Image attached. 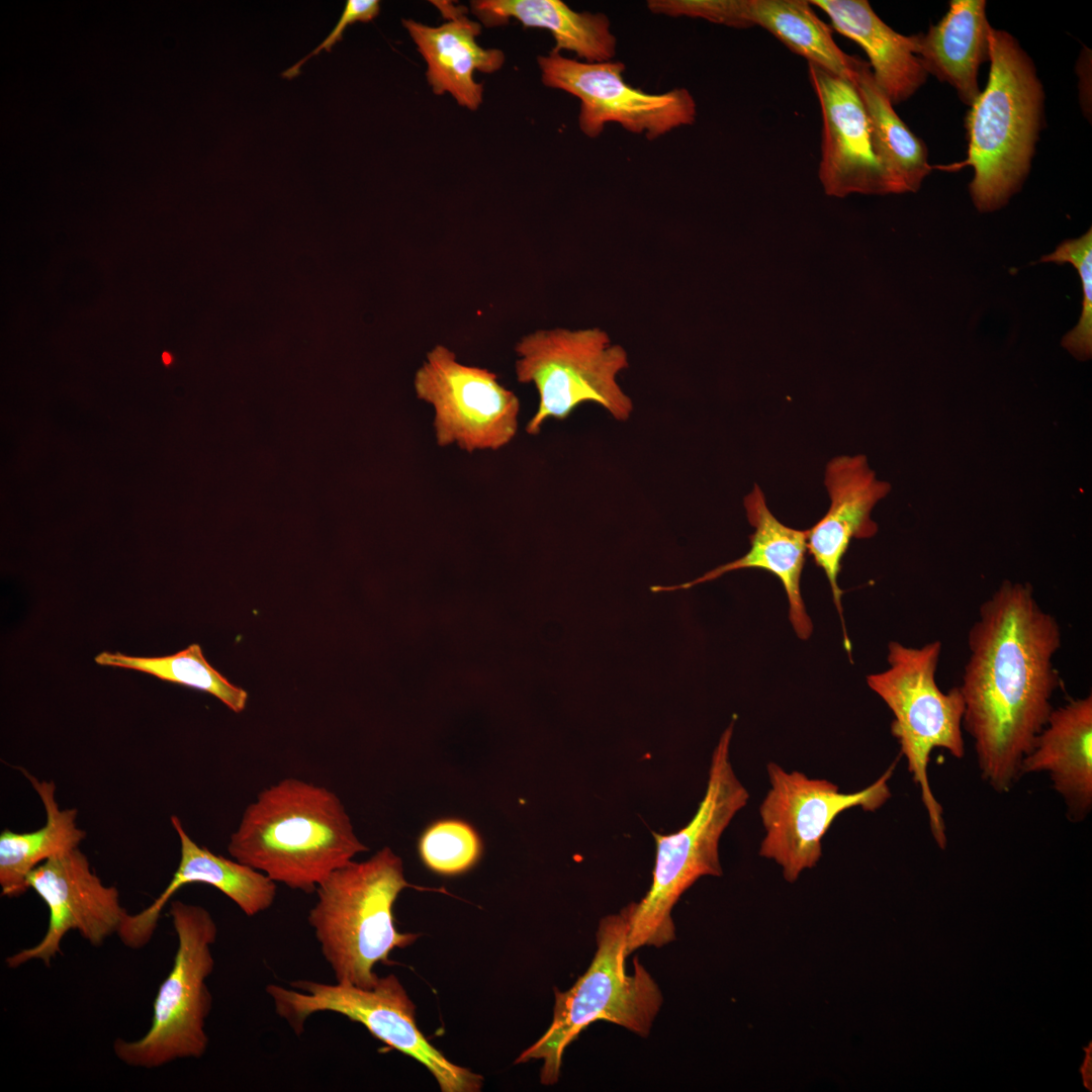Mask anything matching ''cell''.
<instances>
[{
    "label": "cell",
    "mask_w": 1092,
    "mask_h": 1092,
    "mask_svg": "<svg viewBox=\"0 0 1092 1092\" xmlns=\"http://www.w3.org/2000/svg\"><path fill=\"white\" fill-rule=\"evenodd\" d=\"M446 19L430 26L414 19L402 25L427 64L426 77L434 94L449 93L457 103L470 110L482 103L483 86L474 72L493 73L505 63L500 50L484 49L476 38L481 24L466 15V8L449 1H431Z\"/></svg>",
    "instance_id": "obj_18"
},
{
    "label": "cell",
    "mask_w": 1092,
    "mask_h": 1092,
    "mask_svg": "<svg viewBox=\"0 0 1092 1092\" xmlns=\"http://www.w3.org/2000/svg\"><path fill=\"white\" fill-rule=\"evenodd\" d=\"M633 903L601 919L594 959L566 991L555 990L553 1019L544 1034L526 1049L516 1064L543 1062L540 1081L555 1084L566 1048L598 1020H607L646 1037L662 1005L661 991L649 972L634 960L626 972L627 938Z\"/></svg>",
    "instance_id": "obj_5"
},
{
    "label": "cell",
    "mask_w": 1092,
    "mask_h": 1092,
    "mask_svg": "<svg viewBox=\"0 0 1092 1092\" xmlns=\"http://www.w3.org/2000/svg\"><path fill=\"white\" fill-rule=\"evenodd\" d=\"M100 665L123 667L152 674L162 680L206 692L235 713L247 705L248 693L213 668L198 644L162 657H138L120 652H101L94 658Z\"/></svg>",
    "instance_id": "obj_27"
},
{
    "label": "cell",
    "mask_w": 1092,
    "mask_h": 1092,
    "mask_svg": "<svg viewBox=\"0 0 1092 1092\" xmlns=\"http://www.w3.org/2000/svg\"><path fill=\"white\" fill-rule=\"evenodd\" d=\"M471 12L486 27L507 24L511 19L524 27L548 30L555 44L551 53H574L587 63L614 60L616 36L603 13L572 10L560 0H474Z\"/></svg>",
    "instance_id": "obj_23"
},
{
    "label": "cell",
    "mask_w": 1092,
    "mask_h": 1092,
    "mask_svg": "<svg viewBox=\"0 0 1092 1092\" xmlns=\"http://www.w3.org/2000/svg\"><path fill=\"white\" fill-rule=\"evenodd\" d=\"M380 1L378 0H348L342 15L330 34L307 56L282 72V77L292 79L299 75L301 66L310 58L322 51L331 52L332 48L343 38V32L347 26L356 22H369L379 15Z\"/></svg>",
    "instance_id": "obj_30"
},
{
    "label": "cell",
    "mask_w": 1092,
    "mask_h": 1092,
    "mask_svg": "<svg viewBox=\"0 0 1092 1092\" xmlns=\"http://www.w3.org/2000/svg\"><path fill=\"white\" fill-rule=\"evenodd\" d=\"M825 485L830 497L827 513L808 531L807 550L830 584L833 602L843 626L845 649L850 654L838 585L841 560L853 538H869L877 532L870 514L888 491V485L875 478L861 455L839 456L830 460L825 471Z\"/></svg>",
    "instance_id": "obj_16"
},
{
    "label": "cell",
    "mask_w": 1092,
    "mask_h": 1092,
    "mask_svg": "<svg viewBox=\"0 0 1092 1092\" xmlns=\"http://www.w3.org/2000/svg\"><path fill=\"white\" fill-rule=\"evenodd\" d=\"M365 850L338 796L295 778L260 792L228 844L234 859L307 894Z\"/></svg>",
    "instance_id": "obj_2"
},
{
    "label": "cell",
    "mask_w": 1092,
    "mask_h": 1092,
    "mask_svg": "<svg viewBox=\"0 0 1092 1092\" xmlns=\"http://www.w3.org/2000/svg\"><path fill=\"white\" fill-rule=\"evenodd\" d=\"M26 885L48 906L49 924L36 944L5 960L12 969L31 961L50 966L61 952L63 938L72 930L99 946L118 933L127 914L120 904L118 890L103 884L78 847L38 864L27 876Z\"/></svg>",
    "instance_id": "obj_14"
},
{
    "label": "cell",
    "mask_w": 1092,
    "mask_h": 1092,
    "mask_svg": "<svg viewBox=\"0 0 1092 1092\" xmlns=\"http://www.w3.org/2000/svg\"><path fill=\"white\" fill-rule=\"evenodd\" d=\"M177 935L172 968L153 1004L149 1030L140 1038H116L113 1052L123 1064L154 1069L179 1059H199L208 1048L206 1018L212 997L206 984L214 969L211 947L217 926L202 906L179 900L169 910Z\"/></svg>",
    "instance_id": "obj_8"
},
{
    "label": "cell",
    "mask_w": 1092,
    "mask_h": 1092,
    "mask_svg": "<svg viewBox=\"0 0 1092 1092\" xmlns=\"http://www.w3.org/2000/svg\"><path fill=\"white\" fill-rule=\"evenodd\" d=\"M835 30L860 46L874 78L893 105L909 99L926 81L916 56L917 35L906 36L887 25L866 0H812Z\"/></svg>",
    "instance_id": "obj_21"
},
{
    "label": "cell",
    "mask_w": 1092,
    "mask_h": 1092,
    "mask_svg": "<svg viewBox=\"0 0 1092 1092\" xmlns=\"http://www.w3.org/2000/svg\"><path fill=\"white\" fill-rule=\"evenodd\" d=\"M991 25L984 0H951L941 20L917 34L916 56L927 74L952 86L971 106L980 95L978 71L989 61Z\"/></svg>",
    "instance_id": "obj_22"
},
{
    "label": "cell",
    "mask_w": 1092,
    "mask_h": 1092,
    "mask_svg": "<svg viewBox=\"0 0 1092 1092\" xmlns=\"http://www.w3.org/2000/svg\"><path fill=\"white\" fill-rule=\"evenodd\" d=\"M1021 777L1046 772L1063 798L1071 821L1092 809V696L1071 699L1053 709L1021 762Z\"/></svg>",
    "instance_id": "obj_19"
},
{
    "label": "cell",
    "mask_w": 1092,
    "mask_h": 1092,
    "mask_svg": "<svg viewBox=\"0 0 1092 1092\" xmlns=\"http://www.w3.org/2000/svg\"><path fill=\"white\" fill-rule=\"evenodd\" d=\"M171 823L180 840L179 864L165 890L152 904L135 914H126L117 935L130 948L138 949L150 942L165 905L188 884L214 887L250 917L268 910L276 898V882L268 876L198 845L177 816H171Z\"/></svg>",
    "instance_id": "obj_17"
},
{
    "label": "cell",
    "mask_w": 1092,
    "mask_h": 1092,
    "mask_svg": "<svg viewBox=\"0 0 1092 1092\" xmlns=\"http://www.w3.org/2000/svg\"><path fill=\"white\" fill-rule=\"evenodd\" d=\"M515 350L518 381L532 383L539 396L527 433L537 435L547 420H565L585 402L621 422L632 414V399L617 380L629 366L627 352L603 330H538L523 337Z\"/></svg>",
    "instance_id": "obj_9"
},
{
    "label": "cell",
    "mask_w": 1092,
    "mask_h": 1092,
    "mask_svg": "<svg viewBox=\"0 0 1092 1092\" xmlns=\"http://www.w3.org/2000/svg\"><path fill=\"white\" fill-rule=\"evenodd\" d=\"M748 522L754 531L749 536L750 548L738 559L680 584L655 585L653 593L689 589L739 569H762L774 574L784 586L789 603V618L800 639L812 634L813 626L801 595V575L806 561L807 530H798L781 523L767 508L764 494L757 484L744 497Z\"/></svg>",
    "instance_id": "obj_20"
},
{
    "label": "cell",
    "mask_w": 1092,
    "mask_h": 1092,
    "mask_svg": "<svg viewBox=\"0 0 1092 1092\" xmlns=\"http://www.w3.org/2000/svg\"><path fill=\"white\" fill-rule=\"evenodd\" d=\"M22 772L37 793L46 811V823L37 830L0 834V886L2 895L17 897L28 888L29 873L49 858L78 847L86 832L78 827L77 809H60L54 782L38 781L25 769Z\"/></svg>",
    "instance_id": "obj_25"
},
{
    "label": "cell",
    "mask_w": 1092,
    "mask_h": 1092,
    "mask_svg": "<svg viewBox=\"0 0 1092 1092\" xmlns=\"http://www.w3.org/2000/svg\"><path fill=\"white\" fill-rule=\"evenodd\" d=\"M162 359H163L165 364H170L171 361H172L171 355L169 353H167V352L163 353Z\"/></svg>",
    "instance_id": "obj_31"
},
{
    "label": "cell",
    "mask_w": 1092,
    "mask_h": 1092,
    "mask_svg": "<svg viewBox=\"0 0 1092 1092\" xmlns=\"http://www.w3.org/2000/svg\"><path fill=\"white\" fill-rule=\"evenodd\" d=\"M897 760L874 783L852 793L825 779H813L798 770L787 771L768 762L769 789L759 806L764 828L760 856L782 868L788 882H795L822 856V839L842 812L860 808L875 812L892 796L889 781Z\"/></svg>",
    "instance_id": "obj_11"
},
{
    "label": "cell",
    "mask_w": 1092,
    "mask_h": 1092,
    "mask_svg": "<svg viewBox=\"0 0 1092 1092\" xmlns=\"http://www.w3.org/2000/svg\"><path fill=\"white\" fill-rule=\"evenodd\" d=\"M537 62L545 86L578 98V125L588 138L599 136L606 123L617 122L652 141L696 120V101L687 89L648 93L634 88L624 80L622 62L587 63L554 53Z\"/></svg>",
    "instance_id": "obj_13"
},
{
    "label": "cell",
    "mask_w": 1092,
    "mask_h": 1092,
    "mask_svg": "<svg viewBox=\"0 0 1092 1092\" xmlns=\"http://www.w3.org/2000/svg\"><path fill=\"white\" fill-rule=\"evenodd\" d=\"M854 83L869 118L874 153L894 193L918 191L931 169L926 146L902 121L877 84L870 64L860 59Z\"/></svg>",
    "instance_id": "obj_26"
},
{
    "label": "cell",
    "mask_w": 1092,
    "mask_h": 1092,
    "mask_svg": "<svg viewBox=\"0 0 1092 1092\" xmlns=\"http://www.w3.org/2000/svg\"><path fill=\"white\" fill-rule=\"evenodd\" d=\"M941 649L939 640L921 647L892 641L888 646L889 667L869 674L867 682L894 716L891 733L920 789L935 843L943 849L947 844L943 809L930 788L928 764L935 748L945 749L959 759L964 757L965 702L960 687L944 693L936 682Z\"/></svg>",
    "instance_id": "obj_7"
},
{
    "label": "cell",
    "mask_w": 1092,
    "mask_h": 1092,
    "mask_svg": "<svg viewBox=\"0 0 1092 1092\" xmlns=\"http://www.w3.org/2000/svg\"><path fill=\"white\" fill-rule=\"evenodd\" d=\"M418 398L432 405L436 442L466 452L498 450L518 431L520 400L495 373L461 363L444 345H436L417 370Z\"/></svg>",
    "instance_id": "obj_12"
},
{
    "label": "cell",
    "mask_w": 1092,
    "mask_h": 1092,
    "mask_svg": "<svg viewBox=\"0 0 1092 1092\" xmlns=\"http://www.w3.org/2000/svg\"><path fill=\"white\" fill-rule=\"evenodd\" d=\"M734 720L722 733L711 758L705 795L690 822L669 834L653 833L652 883L633 903L627 954L642 946H663L675 938L671 917L680 896L700 878L720 877L719 841L749 794L734 772L730 743Z\"/></svg>",
    "instance_id": "obj_6"
},
{
    "label": "cell",
    "mask_w": 1092,
    "mask_h": 1092,
    "mask_svg": "<svg viewBox=\"0 0 1092 1092\" xmlns=\"http://www.w3.org/2000/svg\"><path fill=\"white\" fill-rule=\"evenodd\" d=\"M411 887L401 858L389 847L364 861L351 860L317 886L307 920L336 982L373 987L379 978L375 965L387 964L393 949L416 941L419 934L399 932L393 916L399 893Z\"/></svg>",
    "instance_id": "obj_4"
},
{
    "label": "cell",
    "mask_w": 1092,
    "mask_h": 1092,
    "mask_svg": "<svg viewBox=\"0 0 1092 1092\" xmlns=\"http://www.w3.org/2000/svg\"><path fill=\"white\" fill-rule=\"evenodd\" d=\"M418 851L430 871L450 877L464 874L476 866L483 852V842L467 821L444 818L434 821L423 831Z\"/></svg>",
    "instance_id": "obj_28"
},
{
    "label": "cell",
    "mask_w": 1092,
    "mask_h": 1092,
    "mask_svg": "<svg viewBox=\"0 0 1092 1092\" xmlns=\"http://www.w3.org/2000/svg\"><path fill=\"white\" fill-rule=\"evenodd\" d=\"M987 86L966 118L969 150L961 165L974 169L969 189L976 208L1006 205L1030 170L1040 129L1043 91L1035 68L1017 40L991 27Z\"/></svg>",
    "instance_id": "obj_3"
},
{
    "label": "cell",
    "mask_w": 1092,
    "mask_h": 1092,
    "mask_svg": "<svg viewBox=\"0 0 1092 1092\" xmlns=\"http://www.w3.org/2000/svg\"><path fill=\"white\" fill-rule=\"evenodd\" d=\"M1061 642L1057 619L1027 582H1002L969 631L963 728L981 778L997 793L1009 792L1021 777L1022 759L1054 709L1061 677L1053 659Z\"/></svg>",
    "instance_id": "obj_1"
},
{
    "label": "cell",
    "mask_w": 1092,
    "mask_h": 1092,
    "mask_svg": "<svg viewBox=\"0 0 1092 1092\" xmlns=\"http://www.w3.org/2000/svg\"><path fill=\"white\" fill-rule=\"evenodd\" d=\"M291 988L269 984L277 1015L297 1034L308 1017L317 1012L339 1013L358 1022L377 1039L424 1065L443 1092H477L483 1077L450 1062L422 1033L416 1006L399 980L390 974L378 978L369 989L350 984L297 980Z\"/></svg>",
    "instance_id": "obj_10"
},
{
    "label": "cell",
    "mask_w": 1092,
    "mask_h": 1092,
    "mask_svg": "<svg viewBox=\"0 0 1092 1092\" xmlns=\"http://www.w3.org/2000/svg\"><path fill=\"white\" fill-rule=\"evenodd\" d=\"M742 28L760 26L787 48L826 71L854 81L858 58L845 54L806 0H737Z\"/></svg>",
    "instance_id": "obj_24"
},
{
    "label": "cell",
    "mask_w": 1092,
    "mask_h": 1092,
    "mask_svg": "<svg viewBox=\"0 0 1092 1092\" xmlns=\"http://www.w3.org/2000/svg\"><path fill=\"white\" fill-rule=\"evenodd\" d=\"M822 120L819 179L829 196L889 194L893 185L876 157L869 118L854 81L808 63Z\"/></svg>",
    "instance_id": "obj_15"
},
{
    "label": "cell",
    "mask_w": 1092,
    "mask_h": 1092,
    "mask_svg": "<svg viewBox=\"0 0 1092 1092\" xmlns=\"http://www.w3.org/2000/svg\"><path fill=\"white\" fill-rule=\"evenodd\" d=\"M1039 262L1069 263L1080 276L1082 285V311L1078 324L1062 340V345L1072 355L1087 360L1092 353V231L1089 229L1077 239L1063 241L1054 252L1043 255Z\"/></svg>",
    "instance_id": "obj_29"
}]
</instances>
